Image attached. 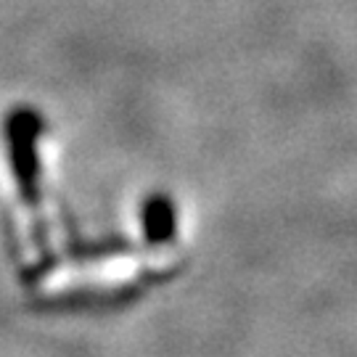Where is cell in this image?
Listing matches in <instances>:
<instances>
[{
    "label": "cell",
    "instance_id": "cell-1",
    "mask_svg": "<svg viewBox=\"0 0 357 357\" xmlns=\"http://www.w3.org/2000/svg\"><path fill=\"white\" fill-rule=\"evenodd\" d=\"M45 132V119L35 109H13L6 116L3 125V138L11 159V172L19 185V196L29 209H38L43 202V188H40V135Z\"/></svg>",
    "mask_w": 357,
    "mask_h": 357
},
{
    "label": "cell",
    "instance_id": "cell-2",
    "mask_svg": "<svg viewBox=\"0 0 357 357\" xmlns=\"http://www.w3.org/2000/svg\"><path fill=\"white\" fill-rule=\"evenodd\" d=\"M143 222H146V236L151 243L167 241L172 236V206L167 199H151L143 212Z\"/></svg>",
    "mask_w": 357,
    "mask_h": 357
}]
</instances>
